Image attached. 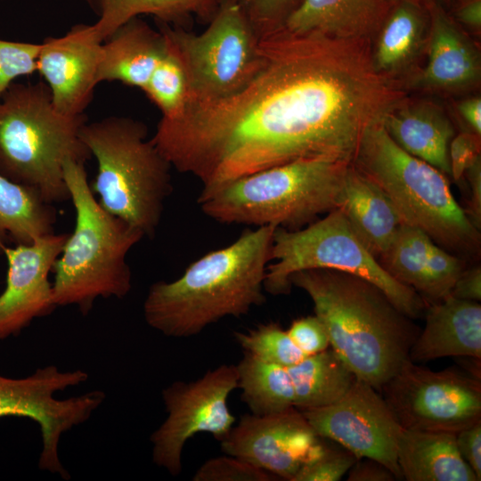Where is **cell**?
<instances>
[{
  "label": "cell",
  "mask_w": 481,
  "mask_h": 481,
  "mask_svg": "<svg viewBox=\"0 0 481 481\" xmlns=\"http://www.w3.org/2000/svg\"><path fill=\"white\" fill-rule=\"evenodd\" d=\"M458 110L461 117L475 131V134H481V99L473 97L460 102Z\"/></svg>",
  "instance_id": "cell-44"
},
{
  "label": "cell",
  "mask_w": 481,
  "mask_h": 481,
  "mask_svg": "<svg viewBox=\"0 0 481 481\" xmlns=\"http://www.w3.org/2000/svg\"><path fill=\"white\" fill-rule=\"evenodd\" d=\"M450 296L460 299L479 301L481 299L480 266L464 270L453 285Z\"/></svg>",
  "instance_id": "cell-43"
},
{
  "label": "cell",
  "mask_w": 481,
  "mask_h": 481,
  "mask_svg": "<svg viewBox=\"0 0 481 481\" xmlns=\"http://www.w3.org/2000/svg\"><path fill=\"white\" fill-rule=\"evenodd\" d=\"M458 20L469 28L481 27V0H469L457 12Z\"/></svg>",
  "instance_id": "cell-45"
},
{
  "label": "cell",
  "mask_w": 481,
  "mask_h": 481,
  "mask_svg": "<svg viewBox=\"0 0 481 481\" xmlns=\"http://www.w3.org/2000/svg\"><path fill=\"white\" fill-rule=\"evenodd\" d=\"M40 44L0 39V98L15 80L37 71Z\"/></svg>",
  "instance_id": "cell-34"
},
{
  "label": "cell",
  "mask_w": 481,
  "mask_h": 481,
  "mask_svg": "<svg viewBox=\"0 0 481 481\" xmlns=\"http://www.w3.org/2000/svg\"><path fill=\"white\" fill-rule=\"evenodd\" d=\"M56 210L35 189L0 174V241L30 244L54 232Z\"/></svg>",
  "instance_id": "cell-27"
},
{
  "label": "cell",
  "mask_w": 481,
  "mask_h": 481,
  "mask_svg": "<svg viewBox=\"0 0 481 481\" xmlns=\"http://www.w3.org/2000/svg\"><path fill=\"white\" fill-rule=\"evenodd\" d=\"M457 448L481 480V420L455 434Z\"/></svg>",
  "instance_id": "cell-40"
},
{
  "label": "cell",
  "mask_w": 481,
  "mask_h": 481,
  "mask_svg": "<svg viewBox=\"0 0 481 481\" xmlns=\"http://www.w3.org/2000/svg\"><path fill=\"white\" fill-rule=\"evenodd\" d=\"M275 476L239 458L227 455L210 459L195 472L193 481H272Z\"/></svg>",
  "instance_id": "cell-36"
},
{
  "label": "cell",
  "mask_w": 481,
  "mask_h": 481,
  "mask_svg": "<svg viewBox=\"0 0 481 481\" xmlns=\"http://www.w3.org/2000/svg\"><path fill=\"white\" fill-rule=\"evenodd\" d=\"M433 242L422 230L403 224L379 256V263L394 279L411 287L423 298L426 262Z\"/></svg>",
  "instance_id": "cell-30"
},
{
  "label": "cell",
  "mask_w": 481,
  "mask_h": 481,
  "mask_svg": "<svg viewBox=\"0 0 481 481\" xmlns=\"http://www.w3.org/2000/svg\"><path fill=\"white\" fill-rule=\"evenodd\" d=\"M350 164L298 159L235 179L197 203L218 223L298 230L339 207Z\"/></svg>",
  "instance_id": "cell-6"
},
{
  "label": "cell",
  "mask_w": 481,
  "mask_h": 481,
  "mask_svg": "<svg viewBox=\"0 0 481 481\" xmlns=\"http://www.w3.org/2000/svg\"><path fill=\"white\" fill-rule=\"evenodd\" d=\"M80 138L97 162L91 189L100 205L152 237L172 192V167L148 139L146 125L110 116L86 121Z\"/></svg>",
  "instance_id": "cell-7"
},
{
  "label": "cell",
  "mask_w": 481,
  "mask_h": 481,
  "mask_svg": "<svg viewBox=\"0 0 481 481\" xmlns=\"http://www.w3.org/2000/svg\"><path fill=\"white\" fill-rule=\"evenodd\" d=\"M315 268L344 272L371 281L411 319L421 316L428 306L418 292L384 269L339 208L298 230L275 228L265 291L272 295L288 294L293 273Z\"/></svg>",
  "instance_id": "cell-9"
},
{
  "label": "cell",
  "mask_w": 481,
  "mask_h": 481,
  "mask_svg": "<svg viewBox=\"0 0 481 481\" xmlns=\"http://www.w3.org/2000/svg\"><path fill=\"white\" fill-rule=\"evenodd\" d=\"M88 378L83 370L61 371L53 364L38 368L24 378L0 375V418L16 416L35 421L42 437L38 468L64 480H69L70 475L60 459L61 438L87 421L104 402L105 394L93 390L66 399L55 395L79 386Z\"/></svg>",
  "instance_id": "cell-11"
},
{
  "label": "cell",
  "mask_w": 481,
  "mask_h": 481,
  "mask_svg": "<svg viewBox=\"0 0 481 481\" xmlns=\"http://www.w3.org/2000/svg\"><path fill=\"white\" fill-rule=\"evenodd\" d=\"M97 16L93 24L96 37L104 42L118 28L141 15L178 26L192 15L212 17L217 0H86Z\"/></svg>",
  "instance_id": "cell-28"
},
{
  "label": "cell",
  "mask_w": 481,
  "mask_h": 481,
  "mask_svg": "<svg viewBox=\"0 0 481 481\" xmlns=\"http://www.w3.org/2000/svg\"><path fill=\"white\" fill-rule=\"evenodd\" d=\"M257 36L263 37L281 28L302 0H240Z\"/></svg>",
  "instance_id": "cell-37"
},
{
  "label": "cell",
  "mask_w": 481,
  "mask_h": 481,
  "mask_svg": "<svg viewBox=\"0 0 481 481\" xmlns=\"http://www.w3.org/2000/svg\"><path fill=\"white\" fill-rule=\"evenodd\" d=\"M102 45L93 24L75 25L63 36L40 43L37 71L58 112L69 117L85 114L98 85Z\"/></svg>",
  "instance_id": "cell-17"
},
{
  "label": "cell",
  "mask_w": 481,
  "mask_h": 481,
  "mask_svg": "<svg viewBox=\"0 0 481 481\" xmlns=\"http://www.w3.org/2000/svg\"><path fill=\"white\" fill-rule=\"evenodd\" d=\"M463 271L462 260L433 242L426 262V288L423 298L431 304L450 296L453 285Z\"/></svg>",
  "instance_id": "cell-33"
},
{
  "label": "cell",
  "mask_w": 481,
  "mask_h": 481,
  "mask_svg": "<svg viewBox=\"0 0 481 481\" xmlns=\"http://www.w3.org/2000/svg\"><path fill=\"white\" fill-rule=\"evenodd\" d=\"M407 429L457 433L481 420L480 378L407 360L379 392Z\"/></svg>",
  "instance_id": "cell-12"
},
{
  "label": "cell",
  "mask_w": 481,
  "mask_h": 481,
  "mask_svg": "<svg viewBox=\"0 0 481 481\" xmlns=\"http://www.w3.org/2000/svg\"><path fill=\"white\" fill-rule=\"evenodd\" d=\"M428 62L415 86L433 90H458L479 81L480 57L469 38L442 9L431 4Z\"/></svg>",
  "instance_id": "cell-19"
},
{
  "label": "cell",
  "mask_w": 481,
  "mask_h": 481,
  "mask_svg": "<svg viewBox=\"0 0 481 481\" xmlns=\"http://www.w3.org/2000/svg\"><path fill=\"white\" fill-rule=\"evenodd\" d=\"M448 156L450 175L458 181L465 175L466 170L475 159L480 156L477 135L461 132L454 135L449 144Z\"/></svg>",
  "instance_id": "cell-39"
},
{
  "label": "cell",
  "mask_w": 481,
  "mask_h": 481,
  "mask_svg": "<svg viewBox=\"0 0 481 481\" xmlns=\"http://www.w3.org/2000/svg\"><path fill=\"white\" fill-rule=\"evenodd\" d=\"M166 48L159 29L140 17L132 19L102 43L98 84L118 81L143 90Z\"/></svg>",
  "instance_id": "cell-20"
},
{
  "label": "cell",
  "mask_w": 481,
  "mask_h": 481,
  "mask_svg": "<svg viewBox=\"0 0 481 481\" xmlns=\"http://www.w3.org/2000/svg\"><path fill=\"white\" fill-rule=\"evenodd\" d=\"M159 24L186 73L189 104L212 102L237 94L263 66L260 37L240 0H221L210 23L200 34L180 26Z\"/></svg>",
  "instance_id": "cell-10"
},
{
  "label": "cell",
  "mask_w": 481,
  "mask_h": 481,
  "mask_svg": "<svg viewBox=\"0 0 481 481\" xmlns=\"http://www.w3.org/2000/svg\"><path fill=\"white\" fill-rule=\"evenodd\" d=\"M67 237V233L53 232L14 247L0 241L7 261L6 284L0 294V340L19 335L35 319L57 307L49 274Z\"/></svg>",
  "instance_id": "cell-16"
},
{
  "label": "cell",
  "mask_w": 481,
  "mask_h": 481,
  "mask_svg": "<svg viewBox=\"0 0 481 481\" xmlns=\"http://www.w3.org/2000/svg\"><path fill=\"white\" fill-rule=\"evenodd\" d=\"M387 4L386 0H302L283 28L296 34L363 39L381 25Z\"/></svg>",
  "instance_id": "cell-24"
},
{
  "label": "cell",
  "mask_w": 481,
  "mask_h": 481,
  "mask_svg": "<svg viewBox=\"0 0 481 481\" xmlns=\"http://www.w3.org/2000/svg\"><path fill=\"white\" fill-rule=\"evenodd\" d=\"M348 481H393L394 474L381 463L367 458L357 459L347 471Z\"/></svg>",
  "instance_id": "cell-41"
},
{
  "label": "cell",
  "mask_w": 481,
  "mask_h": 481,
  "mask_svg": "<svg viewBox=\"0 0 481 481\" xmlns=\"http://www.w3.org/2000/svg\"><path fill=\"white\" fill-rule=\"evenodd\" d=\"M287 332L298 347L307 355L330 347L326 328L315 314L294 320Z\"/></svg>",
  "instance_id": "cell-38"
},
{
  "label": "cell",
  "mask_w": 481,
  "mask_h": 481,
  "mask_svg": "<svg viewBox=\"0 0 481 481\" xmlns=\"http://www.w3.org/2000/svg\"><path fill=\"white\" fill-rule=\"evenodd\" d=\"M166 43L165 53L142 91L159 108L161 118H170L182 113L187 107L190 90L180 60L167 39Z\"/></svg>",
  "instance_id": "cell-31"
},
{
  "label": "cell",
  "mask_w": 481,
  "mask_h": 481,
  "mask_svg": "<svg viewBox=\"0 0 481 481\" xmlns=\"http://www.w3.org/2000/svg\"><path fill=\"white\" fill-rule=\"evenodd\" d=\"M264 63L237 94L161 118L151 138L199 199L250 174L304 159L353 163L365 130L404 99L363 39L281 28L260 38Z\"/></svg>",
  "instance_id": "cell-1"
},
{
  "label": "cell",
  "mask_w": 481,
  "mask_h": 481,
  "mask_svg": "<svg viewBox=\"0 0 481 481\" xmlns=\"http://www.w3.org/2000/svg\"><path fill=\"white\" fill-rule=\"evenodd\" d=\"M275 228L245 229L231 244L192 262L177 279L152 283L143 306L146 323L166 337L189 338L263 305Z\"/></svg>",
  "instance_id": "cell-2"
},
{
  "label": "cell",
  "mask_w": 481,
  "mask_h": 481,
  "mask_svg": "<svg viewBox=\"0 0 481 481\" xmlns=\"http://www.w3.org/2000/svg\"><path fill=\"white\" fill-rule=\"evenodd\" d=\"M465 174L469 183L470 198L469 210L466 211L471 222L477 228L481 222V159L480 156L469 167Z\"/></svg>",
  "instance_id": "cell-42"
},
{
  "label": "cell",
  "mask_w": 481,
  "mask_h": 481,
  "mask_svg": "<svg viewBox=\"0 0 481 481\" xmlns=\"http://www.w3.org/2000/svg\"><path fill=\"white\" fill-rule=\"evenodd\" d=\"M316 432L349 451L356 459H371L403 479L397 463V444L403 429L381 394L355 379L334 404L298 410Z\"/></svg>",
  "instance_id": "cell-14"
},
{
  "label": "cell",
  "mask_w": 481,
  "mask_h": 481,
  "mask_svg": "<svg viewBox=\"0 0 481 481\" xmlns=\"http://www.w3.org/2000/svg\"><path fill=\"white\" fill-rule=\"evenodd\" d=\"M64 179L76 219L53 267V298L56 306H75L86 315L99 298L129 294L127 254L144 234L100 205L84 163L66 160Z\"/></svg>",
  "instance_id": "cell-4"
},
{
  "label": "cell",
  "mask_w": 481,
  "mask_h": 481,
  "mask_svg": "<svg viewBox=\"0 0 481 481\" xmlns=\"http://www.w3.org/2000/svg\"><path fill=\"white\" fill-rule=\"evenodd\" d=\"M386 1L388 4L389 3L395 4V3L403 2V1H412V2H416V3H420V4L425 3V4H431L437 5L438 4H446L450 0H386Z\"/></svg>",
  "instance_id": "cell-46"
},
{
  "label": "cell",
  "mask_w": 481,
  "mask_h": 481,
  "mask_svg": "<svg viewBox=\"0 0 481 481\" xmlns=\"http://www.w3.org/2000/svg\"><path fill=\"white\" fill-rule=\"evenodd\" d=\"M236 367L241 400L252 414L273 415L295 407L294 387L287 367L246 352Z\"/></svg>",
  "instance_id": "cell-29"
},
{
  "label": "cell",
  "mask_w": 481,
  "mask_h": 481,
  "mask_svg": "<svg viewBox=\"0 0 481 481\" xmlns=\"http://www.w3.org/2000/svg\"><path fill=\"white\" fill-rule=\"evenodd\" d=\"M233 337L246 353L284 367L294 365L307 355L276 322L263 323L245 332L235 331Z\"/></svg>",
  "instance_id": "cell-32"
},
{
  "label": "cell",
  "mask_w": 481,
  "mask_h": 481,
  "mask_svg": "<svg viewBox=\"0 0 481 481\" xmlns=\"http://www.w3.org/2000/svg\"><path fill=\"white\" fill-rule=\"evenodd\" d=\"M338 208L377 258L387 249L403 224L387 194L353 164L345 174Z\"/></svg>",
  "instance_id": "cell-22"
},
{
  "label": "cell",
  "mask_w": 481,
  "mask_h": 481,
  "mask_svg": "<svg viewBox=\"0 0 481 481\" xmlns=\"http://www.w3.org/2000/svg\"><path fill=\"white\" fill-rule=\"evenodd\" d=\"M356 460L341 445L336 448L323 442L319 452L299 469L293 481H338Z\"/></svg>",
  "instance_id": "cell-35"
},
{
  "label": "cell",
  "mask_w": 481,
  "mask_h": 481,
  "mask_svg": "<svg viewBox=\"0 0 481 481\" xmlns=\"http://www.w3.org/2000/svg\"><path fill=\"white\" fill-rule=\"evenodd\" d=\"M219 442L225 454L289 481L323 443L295 407L273 415L245 414Z\"/></svg>",
  "instance_id": "cell-15"
},
{
  "label": "cell",
  "mask_w": 481,
  "mask_h": 481,
  "mask_svg": "<svg viewBox=\"0 0 481 481\" xmlns=\"http://www.w3.org/2000/svg\"><path fill=\"white\" fill-rule=\"evenodd\" d=\"M236 388L237 367L225 363L194 381H175L164 388L167 417L150 437L154 464L176 477L182 471V453L190 438L204 432L218 441L225 437L236 420L227 403Z\"/></svg>",
  "instance_id": "cell-13"
},
{
  "label": "cell",
  "mask_w": 481,
  "mask_h": 481,
  "mask_svg": "<svg viewBox=\"0 0 481 481\" xmlns=\"http://www.w3.org/2000/svg\"><path fill=\"white\" fill-rule=\"evenodd\" d=\"M86 121L58 112L46 84L13 82L0 98V174L49 203L69 200L64 163L92 158L80 138Z\"/></svg>",
  "instance_id": "cell-5"
},
{
  "label": "cell",
  "mask_w": 481,
  "mask_h": 481,
  "mask_svg": "<svg viewBox=\"0 0 481 481\" xmlns=\"http://www.w3.org/2000/svg\"><path fill=\"white\" fill-rule=\"evenodd\" d=\"M389 198L403 224L417 227L443 249H479L477 228L454 199L443 172L404 151L382 123L369 126L352 163Z\"/></svg>",
  "instance_id": "cell-8"
},
{
  "label": "cell",
  "mask_w": 481,
  "mask_h": 481,
  "mask_svg": "<svg viewBox=\"0 0 481 481\" xmlns=\"http://www.w3.org/2000/svg\"><path fill=\"white\" fill-rule=\"evenodd\" d=\"M381 123L404 151L450 175L448 150L455 132L440 107L427 102L406 103L403 100L385 115Z\"/></svg>",
  "instance_id": "cell-21"
},
{
  "label": "cell",
  "mask_w": 481,
  "mask_h": 481,
  "mask_svg": "<svg viewBox=\"0 0 481 481\" xmlns=\"http://www.w3.org/2000/svg\"><path fill=\"white\" fill-rule=\"evenodd\" d=\"M426 322L412 344L413 363L443 357L481 358V306L448 296L425 310Z\"/></svg>",
  "instance_id": "cell-18"
},
{
  "label": "cell",
  "mask_w": 481,
  "mask_h": 481,
  "mask_svg": "<svg viewBox=\"0 0 481 481\" xmlns=\"http://www.w3.org/2000/svg\"><path fill=\"white\" fill-rule=\"evenodd\" d=\"M456 433L403 428L397 463L407 481H479L461 457Z\"/></svg>",
  "instance_id": "cell-23"
},
{
  "label": "cell",
  "mask_w": 481,
  "mask_h": 481,
  "mask_svg": "<svg viewBox=\"0 0 481 481\" xmlns=\"http://www.w3.org/2000/svg\"><path fill=\"white\" fill-rule=\"evenodd\" d=\"M287 368L298 410L322 408L334 404L348 391L356 379L330 346L306 355Z\"/></svg>",
  "instance_id": "cell-26"
},
{
  "label": "cell",
  "mask_w": 481,
  "mask_h": 481,
  "mask_svg": "<svg viewBox=\"0 0 481 481\" xmlns=\"http://www.w3.org/2000/svg\"><path fill=\"white\" fill-rule=\"evenodd\" d=\"M427 29L428 16L422 4L395 3L381 23L371 54L375 69L387 77L406 69L420 53Z\"/></svg>",
  "instance_id": "cell-25"
},
{
  "label": "cell",
  "mask_w": 481,
  "mask_h": 481,
  "mask_svg": "<svg viewBox=\"0 0 481 481\" xmlns=\"http://www.w3.org/2000/svg\"><path fill=\"white\" fill-rule=\"evenodd\" d=\"M289 283L309 296L330 346L357 379L380 392L409 360L420 330L375 284L321 268L296 272Z\"/></svg>",
  "instance_id": "cell-3"
}]
</instances>
